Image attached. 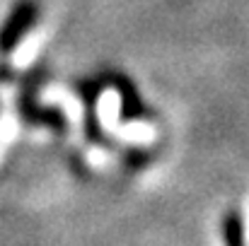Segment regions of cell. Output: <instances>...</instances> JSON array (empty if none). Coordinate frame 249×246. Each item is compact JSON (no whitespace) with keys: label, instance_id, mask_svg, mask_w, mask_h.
<instances>
[{"label":"cell","instance_id":"obj_1","mask_svg":"<svg viewBox=\"0 0 249 246\" xmlns=\"http://www.w3.org/2000/svg\"><path fill=\"white\" fill-rule=\"evenodd\" d=\"M36 19H39V5L34 0H19L0 24V56L15 53L17 46L36 24Z\"/></svg>","mask_w":249,"mask_h":246},{"label":"cell","instance_id":"obj_2","mask_svg":"<svg viewBox=\"0 0 249 246\" xmlns=\"http://www.w3.org/2000/svg\"><path fill=\"white\" fill-rule=\"evenodd\" d=\"M80 97L85 101V133L92 143H102L104 140V133H102V126H99V118H97V97H99V84L97 82H83L78 87Z\"/></svg>","mask_w":249,"mask_h":246},{"label":"cell","instance_id":"obj_3","mask_svg":"<svg viewBox=\"0 0 249 246\" xmlns=\"http://www.w3.org/2000/svg\"><path fill=\"white\" fill-rule=\"evenodd\" d=\"M111 84H116L119 94H121V121H138L145 116V106H143V99L138 97L136 87L126 80L124 75H111L109 78Z\"/></svg>","mask_w":249,"mask_h":246},{"label":"cell","instance_id":"obj_4","mask_svg":"<svg viewBox=\"0 0 249 246\" xmlns=\"http://www.w3.org/2000/svg\"><path fill=\"white\" fill-rule=\"evenodd\" d=\"M220 237H223V246H247V242H245V220H242V213L228 210L223 215Z\"/></svg>","mask_w":249,"mask_h":246}]
</instances>
